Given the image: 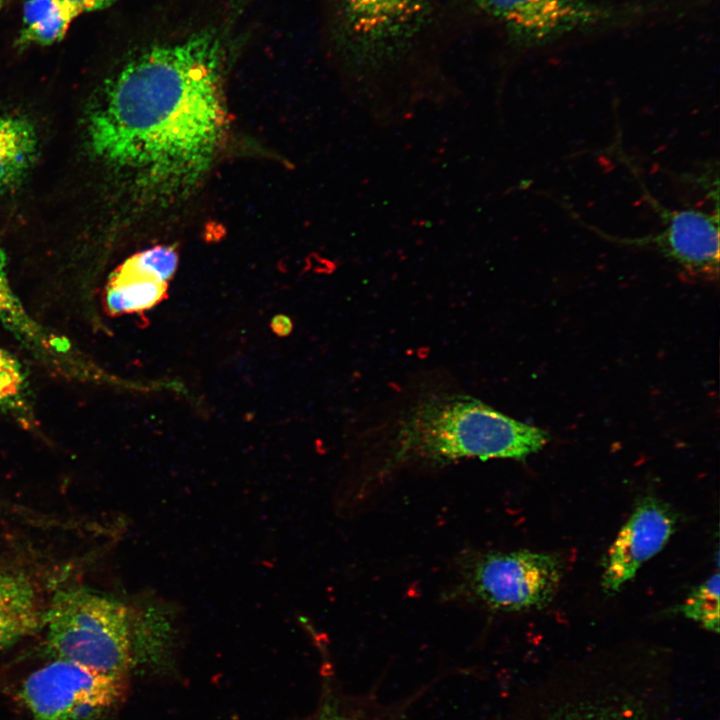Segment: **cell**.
Masks as SVG:
<instances>
[{
  "label": "cell",
  "instance_id": "6da1fadb",
  "mask_svg": "<svg viewBox=\"0 0 720 720\" xmlns=\"http://www.w3.org/2000/svg\"><path fill=\"white\" fill-rule=\"evenodd\" d=\"M226 22L151 44L108 81L88 120L91 150L134 176L152 201L181 197L207 174L229 125Z\"/></svg>",
  "mask_w": 720,
  "mask_h": 720
},
{
  "label": "cell",
  "instance_id": "7a4b0ae2",
  "mask_svg": "<svg viewBox=\"0 0 720 720\" xmlns=\"http://www.w3.org/2000/svg\"><path fill=\"white\" fill-rule=\"evenodd\" d=\"M444 0H327L326 34L346 96L378 127L412 120L460 91L435 37Z\"/></svg>",
  "mask_w": 720,
  "mask_h": 720
},
{
  "label": "cell",
  "instance_id": "3957f363",
  "mask_svg": "<svg viewBox=\"0 0 720 720\" xmlns=\"http://www.w3.org/2000/svg\"><path fill=\"white\" fill-rule=\"evenodd\" d=\"M675 684L659 663H582L530 680L505 720H680Z\"/></svg>",
  "mask_w": 720,
  "mask_h": 720
},
{
  "label": "cell",
  "instance_id": "277c9868",
  "mask_svg": "<svg viewBox=\"0 0 720 720\" xmlns=\"http://www.w3.org/2000/svg\"><path fill=\"white\" fill-rule=\"evenodd\" d=\"M548 432L513 419L467 395H439L418 402L402 420L392 463L462 458L523 460L549 442Z\"/></svg>",
  "mask_w": 720,
  "mask_h": 720
},
{
  "label": "cell",
  "instance_id": "5b68a950",
  "mask_svg": "<svg viewBox=\"0 0 720 720\" xmlns=\"http://www.w3.org/2000/svg\"><path fill=\"white\" fill-rule=\"evenodd\" d=\"M48 652L54 659L126 679L133 632L128 608L84 587L57 591L44 612Z\"/></svg>",
  "mask_w": 720,
  "mask_h": 720
},
{
  "label": "cell",
  "instance_id": "8992f818",
  "mask_svg": "<svg viewBox=\"0 0 720 720\" xmlns=\"http://www.w3.org/2000/svg\"><path fill=\"white\" fill-rule=\"evenodd\" d=\"M562 574L561 560L550 553L493 552L481 555L466 568L464 586L489 608L522 611L549 604Z\"/></svg>",
  "mask_w": 720,
  "mask_h": 720
},
{
  "label": "cell",
  "instance_id": "52a82bcc",
  "mask_svg": "<svg viewBox=\"0 0 720 720\" xmlns=\"http://www.w3.org/2000/svg\"><path fill=\"white\" fill-rule=\"evenodd\" d=\"M125 679L65 660L32 672L18 697L31 720H97L123 696Z\"/></svg>",
  "mask_w": 720,
  "mask_h": 720
},
{
  "label": "cell",
  "instance_id": "ba28073f",
  "mask_svg": "<svg viewBox=\"0 0 720 720\" xmlns=\"http://www.w3.org/2000/svg\"><path fill=\"white\" fill-rule=\"evenodd\" d=\"M475 7L499 23L512 42L546 44L565 34L617 17L613 7L588 0H474Z\"/></svg>",
  "mask_w": 720,
  "mask_h": 720
},
{
  "label": "cell",
  "instance_id": "9c48e42d",
  "mask_svg": "<svg viewBox=\"0 0 720 720\" xmlns=\"http://www.w3.org/2000/svg\"><path fill=\"white\" fill-rule=\"evenodd\" d=\"M665 227L660 233L617 242L655 248L693 276L716 278L719 271V219L698 209L671 210L645 192Z\"/></svg>",
  "mask_w": 720,
  "mask_h": 720
},
{
  "label": "cell",
  "instance_id": "30bf717a",
  "mask_svg": "<svg viewBox=\"0 0 720 720\" xmlns=\"http://www.w3.org/2000/svg\"><path fill=\"white\" fill-rule=\"evenodd\" d=\"M675 526L676 517L666 504L653 497L643 499L608 551L601 582L604 591L618 592L646 561L662 550Z\"/></svg>",
  "mask_w": 720,
  "mask_h": 720
},
{
  "label": "cell",
  "instance_id": "8fae6325",
  "mask_svg": "<svg viewBox=\"0 0 720 720\" xmlns=\"http://www.w3.org/2000/svg\"><path fill=\"white\" fill-rule=\"evenodd\" d=\"M44 612L37 590L27 576L0 570V650L42 627Z\"/></svg>",
  "mask_w": 720,
  "mask_h": 720
},
{
  "label": "cell",
  "instance_id": "7c38bea8",
  "mask_svg": "<svg viewBox=\"0 0 720 720\" xmlns=\"http://www.w3.org/2000/svg\"><path fill=\"white\" fill-rule=\"evenodd\" d=\"M82 13L79 6L67 0H27L16 46H48L59 42Z\"/></svg>",
  "mask_w": 720,
  "mask_h": 720
},
{
  "label": "cell",
  "instance_id": "4fadbf2b",
  "mask_svg": "<svg viewBox=\"0 0 720 720\" xmlns=\"http://www.w3.org/2000/svg\"><path fill=\"white\" fill-rule=\"evenodd\" d=\"M37 152L32 124L19 117H0V190L15 185L30 169Z\"/></svg>",
  "mask_w": 720,
  "mask_h": 720
},
{
  "label": "cell",
  "instance_id": "5bb4252c",
  "mask_svg": "<svg viewBox=\"0 0 720 720\" xmlns=\"http://www.w3.org/2000/svg\"><path fill=\"white\" fill-rule=\"evenodd\" d=\"M0 323L19 340L33 348L67 352L70 345L67 341L46 334L44 330L29 316L13 291L7 269L6 256L0 247Z\"/></svg>",
  "mask_w": 720,
  "mask_h": 720
},
{
  "label": "cell",
  "instance_id": "9a60e30c",
  "mask_svg": "<svg viewBox=\"0 0 720 720\" xmlns=\"http://www.w3.org/2000/svg\"><path fill=\"white\" fill-rule=\"evenodd\" d=\"M166 284L117 269L105 291V303L112 314L147 310L165 295Z\"/></svg>",
  "mask_w": 720,
  "mask_h": 720
},
{
  "label": "cell",
  "instance_id": "2e32d148",
  "mask_svg": "<svg viewBox=\"0 0 720 720\" xmlns=\"http://www.w3.org/2000/svg\"><path fill=\"white\" fill-rule=\"evenodd\" d=\"M399 706L328 686L317 714L311 720H403Z\"/></svg>",
  "mask_w": 720,
  "mask_h": 720
},
{
  "label": "cell",
  "instance_id": "e0dca14e",
  "mask_svg": "<svg viewBox=\"0 0 720 720\" xmlns=\"http://www.w3.org/2000/svg\"><path fill=\"white\" fill-rule=\"evenodd\" d=\"M685 617L710 632H719V573L711 575L682 605Z\"/></svg>",
  "mask_w": 720,
  "mask_h": 720
},
{
  "label": "cell",
  "instance_id": "ac0fdd59",
  "mask_svg": "<svg viewBox=\"0 0 720 720\" xmlns=\"http://www.w3.org/2000/svg\"><path fill=\"white\" fill-rule=\"evenodd\" d=\"M177 264L178 255L174 248L157 246L135 254L118 269L166 284L175 273Z\"/></svg>",
  "mask_w": 720,
  "mask_h": 720
},
{
  "label": "cell",
  "instance_id": "d6986e66",
  "mask_svg": "<svg viewBox=\"0 0 720 720\" xmlns=\"http://www.w3.org/2000/svg\"><path fill=\"white\" fill-rule=\"evenodd\" d=\"M25 377L20 363L0 347V408L6 407L24 391Z\"/></svg>",
  "mask_w": 720,
  "mask_h": 720
},
{
  "label": "cell",
  "instance_id": "ffe728a7",
  "mask_svg": "<svg viewBox=\"0 0 720 720\" xmlns=\"http://www.w3.org/2000/svg\"><path fill=\"white\" fill-rule=\"evenodd\" d=\"M79 6L83 12L105 9L118 0H67Z\"/></svg>",
  "mask_w": 720,
  "mask_h": 720
},
{
  "label": "cell",
  "instance_id": "44dd1931",
  "mask_svg": "<svg viewBox=\"0 0 720 720\" xmlns=\"http://www.w3.org/2000/svg\"><path fill=\"white\" fill-rule=\"evenodd\" d=\"M272 328L276 333L286 335L290 332L292 324L287 317L278 316L273 320Z\"/></svg>",
  "mask_w": 720,
  "mask_h": 720
},
{
  "label": "cell",
  "instance_id": "7402d4cb",
  "mask_svg": "<svg viewBox=\"0 0 720 720\" xmlns=\"http://www.w3.org/2000/svg\"><path fill=\"white\" fill-rule=\"evenodd\" d=\"M4 4H5V0H0V10L3 8Z\"/></svg>",
  "mask_w": 720,
  "mask_h": 720
}]
</instances>
